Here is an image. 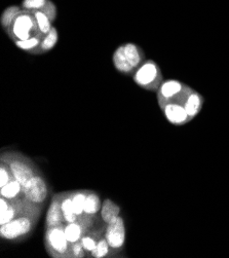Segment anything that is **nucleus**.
Listing matches in <instances>:
<instances>
[{
    "label": "nucleus",
    "mask_w": 229,
    "mask_h": 258,
    "mask_svg": "<svg viewBox=\"0 0 229 258\" xmlns=\"http://www.w3.org/2000/svg\"><path fill=\"white\" fill-rule=\"evenodd\" d=\"M5 31L14 43L27 41L33 38H44L46 36L42 34L39 28L34 11L23 9L22 7Z\"/></svg>",
    "instance_id": "nucleus-1"
},
{
    "label": "nucleus",
    "mask_w": 229,
    "mask_h": 258,
    "mask_svg": "<svg viewBox=\"0 0 229 258\" xmlns=\"http://www.w3.org/2000/svg\"><path fill=\"white\" fill-rule=\"evenodd\" d=\"M0 161H4L9 164L16 180H18L23 185L26 184L36 174L41 172L37 165L29 157L25 156V154L19 151H2Z\"/></svg>",
    "instance_id": "nucleus-2"
},
{
    "label": "nucleus",
    "mask_w": 229,
    "mask_h": 258,
    "mask_svg": "<svg viewBox=\"0 0 229 258\" xmlns=\"http://www.w3.org/2000/svg\"><path fill=\"white\" fill-rule=\"evenodd\" d=\"M44 246L47 254L53 258H71V244L65 235V223L45 227Z\"/></svg>",
    "instance_id": "nucleus-3"
},
{
    "label": "nucleus",
    "mask_w": 229,
    "mask_h": 258,
    "mask_svg": "<svg viewBox=\"0 0 229 258\" xmlns=\"http://www.w3.org/2000/svg\"><path fill=\"white\" fill-rule=\"evenodd\" d=\"M38 222V218L22 216L13 221L0 225V237L2 239L18 243L27 240L34 231Z\"/></svg>",
    "instance_id": "nucleus-4"
},
{
    "label": "nucleus",
    "mask_w": 229,
    "mask_h": 258,
    "mask_svg": "<svg viewBox=\"0 0 229 258\" xmlns=\"http://www.w3.org/2000/svg\"><path fill=\"white\" fill-rule=\"evenodd\" d=\"M133 80L141 89L156 93L165 82L161 67L154 60L145 61L134 73Z\"/></svg>",
    "instance_id": "nucleus-5"
},
{
    "label": "nucleus",
    "mask_w": 229,
    "mask_h": 258,
    "mask_svg": "<svg viewBox=\"0 0 229 258\" xmlns=\"http://www.w3.org/2000/svg\"><path fill=\"white\" fill-rule=\"evenodd\" d=\"M25 198L29 202L44 207L46 200L49 197L50 188L44 175L40 172L32 177L29 181L24 185Z\"/></svg>",
    "instance_id": "nucleus-6"
},
{
    "label": "nucleus",
    "mask_w": 229,
    "mask_h": 258,
    "mask_svg": "<svg viewBox=\"0 0 229 258\" xmlns=\"http://www.w3.org/2000/svg\"><path fill=\"white\" fill-rule=\"evenodd\" d=\"M105 239L115 255L123 250L125 243V225L121 216L107 224Z\"/></svg>",
    "instance_id": "nucleus-7"
},
{
    "label": "nucleus",
    "mask_w": 229,
    "mask_h": 258,
    "mask_svg": "<svg viewBox=\"0 0 229 258\" xmlns=\"http://www.w3.org/2000/svg\"><path fill=\"white\" fill-rule=\"evenodd\" d=\"M167 120L174 125H184L192 120L186 109L176 104H165L160 106Z\"/></svg>",
    "instance_id": "nucleus-8"
},
{
    "label": "nucleus",
    "mask_w": 229,
    "mask_h": 258,
    "mask_svg": "<svg viewBox=\"0 0 229 258\" xmlns=\"http://www.w3.org/2000/svg\"><path fill=\"white\" fill-rule=\"evenodd\" d=\"M21 7L26 10H34L44 13L53 23L57 19V7L52 0H23Z\"/></svg>",
    "instance_id": "nucleus-9"
},
{
    "label": "nucleus",
    "mask_w": 229,
    "mask_h": 258,
    "mask_svg": "<svg viewBox=\"0 0 229 258\" xmlns=\"http://www.w3.org/2000/svg\"><path fill=\"white\" fill-rule=\"evenodd\" d=\"M121 47L126 62H128V64L136 72V70L145 62V55L143 49L133 42H126L124 44H121Z\"/></svg>",
    "instance_id": "nucleus-10"
},
{
    "label": "nucleus",
    "mask_w": 229,
    "mask_h": 258,
    "mask_svg": "<svg viewBox=\"0 0 229 258\" xmlns=\"http://www.w3.org/2000/svg\"><path fill=\"white\" fill-rule=\"evenodd\" d=\"M63 223H65V219H64V213L62 210V204H61V192H59V194H56L53 197L52 201H50L46 218H45V227L63 224Z\"/></svg>",
    "instance_id": "nucleus-11"
},
{
    "label": "nucleus",
    "mask_w": 229,
    "mask_h": 258,
    "mask_svg": "<svg viewBox=\"0 0 229 258\" xmlns=\"http://www.w3.org/2000/svg\"><path fill=\"white\" fill-rule=\"evenodd\" d=\"M107 226V224H106ZM106 226H102L99 227L98 229L91 230V228L85 234V236L82 239V243L84 245L85 250L87 253H90L97 247L98 243L102 238L105 237V231H106Z\"/></svg>",
    "instance_id": "nucleus-12"
},
{
    "label": "nucleus",
    "mask_w": 229,
    "mask_h": 258,
    "mask_svg": "<svg viewBox=\"0 0 229 258\" xmlns=\"http://www.w3.org/2000/svg\"><path fill=\"white\" fill-rule=\"evenodd\" d=\"M120 207L110 199H106L101 208V217L104 223L108 224L120 216Z\"/></svg>",
    "instance_id": "nucleus-13"
},
{
    "label": "nucleus",
    "mask_w": 229,
    "mask_h": 258,
    "mask_svg": "<svg viewBox=\"0 0 229 258\" xmlns=\"http://www.w3.org/2000/svg\"><path fill=\"white\" fill-rule=\"evenodd\" d=\"M0 197L7 198L8 200L24 199V185L21 184L18 180H13L12 182L8 183L6 186L0 187Z\"/></svg>",
    "instance_id": "nucleus-14"
},
{
    "label": "nucleus",
    "mask_w": 229,
    "mask_h": 258,
    "mask_svg": "<svg viewBox=\"0 0 229 258\" xmlns=\"http://www.w3.org/2000/svg\"><path fill=\"white\" fill-rule=\"evenodd\" d=\"M61 204H62V210L64 213L65 223L76 222L80 219L79 216L74 213V210H73L71 191L61 192Z\"/></svg>",
    "instance_id": "nucleus-15"
},
{
    "label": "nucleus",
    "mask_w": 229,
    "mask_h": 258,
    "mask_svg": "<svg viewBox=\"0 0 229 258\" xmlns=\"http://www.w3.org/2000/svg\"><path fill=\"white\" fill-rule=\"evenodd\" d=\"M112 63L118 72H120L124 75H134L135 71L128 64V62H126V60L123 56V50H122L121 45H119L115 49L114 54L112 56Z\"/></svg>",
    "instance_id": "nucleus-16"
},
{
    "label": "nucleus",
    "mask_w": 229,
    "mask_h": 258,
    "mask_svg": "<svg viewBox=\"0 0 229 258\" xmlns=\"http://www.w3.org/2000/svg\"><path fill=\"white\" fill-rule=\"evenodd\" d=\"M90 190L83 189V190H74L71 191L72 203H73V210L74 213L79 216V218L83 217L85 214V205L87 196Z\"/></svg>",
    "instance_id": "nucleus-17"
},
{
    "label": "nucleus",
    "mask_w": 229,
    "mask_h": 258,
    "mask_svg": "<svg viewBox=\"0 0 229 258\" xmlns=\"http://www.w3.org/2000/svg\"><path fill=\"white\" fill-rule=\"evenodd\" d=\"M101 208H102V205H101L99 195L93 190H90L86 200L85 214L96 217V215L101 210Z\"/></svg>",
    "instance_id": "nucleus-18"
},
{
    "label": "nucleus",
    "mask_w": 229,
    "mask_h": 258,
    "mask_svg": "<svg viewBox=\"0 0 229 258\" xmlns=\"http://www.w3.org/2000/svg\"><path fill=\"white\" fill-rule=\"evenodd\" d=\"M113 255H115V254L112 251V249L110 248L105 237L100 240L97 247L91 252V256L94 258H104V257H109V256H113Z\"/></svg>",
    "instance_id": "nucleus-19"
},
{
    "label": "nucleus",
    "mask_w": 229,
    "mask_h": 258,
    "mask_svg": "<svg viewBox=\"0 0 229 258\" xmlns=\"http://www.w3.org/2000/svg\"><path fill=\"white\" fill-rule=\"evenodd\" d=\"M59 40V34L56 27H53L52 30L48 32V34L44 37L42 44H41V55L48 53L49 50H52Z\"/></svg>",
    "instance_id": "nucleus-20"
},
{
    "label": "nucleus",
    "mask_w": 229,
    "mask_h": 258,
    "mask_svg": "<svg viewBox=\"0 0 229 258\" xmlns=\"http://www.w3.org/2000/svg\"><path fill=\"white\" fill-rule=\"evenodd\" d=\"M15 179V175L9 164L4 161H0V187L6 186Z\"/></svg>",
    "instance_id": "nucleus-21"
},
{
    "label": "nucleus",
    "mask_w": 229,
    "mask_h": 258,
    "mask_svg": "<svg viewBox=\"0 0 229 258\" xmlns=\"http://www.w3.org/2000/svg\"><path fill=\"white\" fill-rule=\"evenodd\" d=\"M20 8H21V6L20 7L19 6H12V7L7 8L3 12L2 16H0V25H2V27H3L4 30H6L9 27L11 22L13 21V19L15 17V15L20 10Z\"/></svg>",
    "instance_id": "nucleus-22"
},
{
    "label": "nucleus",
    "mask_w": 229,
    "mask_h": 258,
    "mask_svg": "<svg viewBox=\"0 0 229 258\" xmlns=\"http://www.w3.org/2000/svg\"><path fill=\"white\" fill-rule=\"evenodd\" d=\"M70 255H71V258H85L86 257L87 251L84 248L82 240L71 244Z\"/></svg>",
    "instance_id": "nucleus-23"
}]
</instances>
